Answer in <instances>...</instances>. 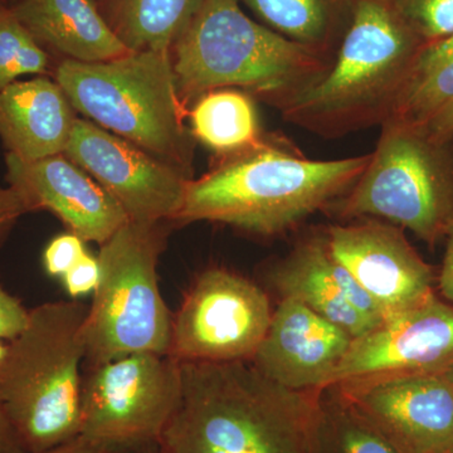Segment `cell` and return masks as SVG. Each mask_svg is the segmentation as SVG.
Segmentation results:
<instances>
[{
  "label": "cell",
  "instance_id": "obj_18",
  "mask_svg": "<svg viewBox=\"0 0 453 453\" xmlns=\"http://www.w3.org/2000/svg\"><path fill=\"white\" fill-rule=\"evenodd\" d=\"M76 120V110L56 80L35 76L0 91V139L7 154L19 159L64 154Z\"/></svg>",
  "mask_w": 453,
  "mask_h": 453
},
{
  "label": "cell",
  "instance_id": "obj_7",
  "mask_svg": "<svg viewBox=\"0 0 453 453\" xmlns=\"http://www.w3.org/2000/svg\"><path fill=\"white\" fill-rule=\"evenodd\" d=\"M327 211L338 219H377L410 229L431 249L453 219V139L423 125L384 122L368 165Z\"/></svg>",
  "mask_w": 453,
  "mask_h": 453
},
{
  "label": "cell",
  "instance_id": "obj_27",
  "mask_svg": "<svg viewBox=\"0 0 453 453\" xmlns=\"http://www.w3.org/2000/svg\"><path fill=\"white\" fill-rule=\"evenodd\" d=\"M86 251L85 242L73 232L53 238L43 252V267L50 276L62 279Z\"/></svg>",
  "mask_w": 453,
  "mask_h": 453
},
{
  "label": "cell",
  "instance_id": "obj_13",
  "mask_svg": "<svg viewBox=\"0 0 453 453\" xmlns=\"http://www.w3.org/2000/svg\"><path fill=\"white\" fill-rule=\"evenodd\" d=\"M398 453H453V386L443 372L334 384Z\"/></svg>",
  "mask_w": 453,
  "mask_h": 453
},
{
  "label": "cell",
  "instance_id": "obj_23",
  "mask_svg": "<svg viewBox=\"0 0 453 453\" xmlns=\"http://www.w3.org/2000/svg\"><path fill=\"white\" fill-rule=\"evenodd\" d=\"M453 104V33L426 43L389 120L426 125Z\"/></svg>",
  "mask_w": 453,
  "mask_h": 453
},
{
  "label": "cell",
  "instance_id": "obj_28",
  "mask_svg": "<svg viewBox=\"0 0 453 453\" xmlns=\"http://www.w3.org/2000/svg\"><path fill=\"white\" fill-rule=\"evenodd\" d=\"M61 280L71 299L77 300L86 295L94 294L100 281V264L97 257L86 252Z\"/></svg>",
  "mask_w": 453,
  "mask_h": 453
},
{
  "label": "cell",
  "instance_id": "obj_4",
  "mask_svg": "<svg viewBox=\"0 0 453 453\" xmlns=\"http://www.w3.org/2000/svg\"><path fill=\"white\" fill-rule=\"evenodd\" d=\"M425 44L386 0H357L329 71L282 118L326 139L380 127Z\"/></svg>",
  "mask_w": 453,
  "mask_h": 453
},
{
  "label": "cell",
  "instance_id": "obj_36",
  "mask_svg": "<svg viewBox=\"0 0 453 453\" xmlns=\"http://www.w3.org/2000/svg\"><path fill=\"white\" fill-rule=\"evenodd\" d=\"M443 374L446 375L447 380H449V383H451L453 386V365L449 366V368L447 369V371L443 372Z\"/></svg>",
  "mask_w": 453,
  "mask_h": 453
},
{
  "label": "cell",
  "instance_id": "obj_6",
  "mask_svg": "<svg viewBox=\"0 0 453 453\" xmlns=\"http://www.w3.org/2000/svg\"><path fill=\"white\" fill-rule=\"evenodd\" d=\"M77 112L192 175L195 138L184 124L170 50H136L105 62L64 59L55 70Z\"/></svg>",
  "mask_w": 453,
  "mask_h": 453
},
{
  "label": "cell",
  "instance_id": "obj_3",
  "mask_svg": "<svg viewBox=\"0 0 453 453\" xmlns=\"http://www.w3.org/2000/svg\"><path fill=\"white\" fill-rule=\"evenodd\" d=\"M170 53L184 106L214 89L241 88L280 112L314 88L333 62L258 25L240 0H202Z\"/></svg>",
  "mask_w": 453,
  "mask_h": 453
},
{
  "label": "cell",
  "instance_id": "obj_34",
  "mask_svg": "<svg viewBox=\"0 0 453 453\" xmlns=\"http://www.w3.org/2000/svg\"><path fill=\"white\" fill-rule=\"evenodd\" d=\"M0 453H28L0 408Z\"/></svg>",
  "mask_w": 453,
  "mask_h": 453
},
{
  "label": "cell",
  "instance_id": "obj_32",
  "mask_svg": "<svg viewBox=\"0 0 453 453\" xmlns=\"http://www.w3.org/2000/svg\"><path fill=\"white\" fill-rule=\"evenodd\" d=\"M42 453H124L116 451V449H109V447L97 445L88 438L77 436L68 442L62 445L53 447L49 451Z\"/></svg>",
  "mask_w": 453,
  "mask_h": 453
},
{
  "label": "cell",
  "instance_id": "obj_37",
  "mask_svg": "<svg viewBox=\"0 0 453 453\" xmlns=\"http://www.w3.org/2000/svg\"><path fill=\"white\" fill-rule=\"evenodd\" d=\"M150 453H164V452L162 451V449H157V451L150 452Z\"/></svg>",
  "mask_w": 453,
  "mask_h": 453
},
{
  "label": "cell",
  "instance_id": "obj_10",
  "mask_svg": "<svg viewBox=\"0 0 453 453\" xmlns=\"http://www.w3.org/2000/svg\"><path fill=\"white\" fill-rule=\"evenodd\" d=\"M273 312L266 292L251 280L208 268L173 314L169 356L180 363L251 362Z\"/></svg>",
  "mask_w": 453,
  "mask_h": 453
},
{
  "label": "cell",
  "instance_id": "obj_38",
  "mask_svg": "<svg viewBox=\"0 0 453 453\" xmlns=\"http://www.w3.org/2000/svg\"><path fill=\"white\" fill-rule=\"evenodd\" d=\"M0 5H3V4H2V2H0Z\"/></svg>",
  "mask_w": 453,
  "mask_h": 453
},
{
  "label": "cell",
  "instance_id": "obj_35",
  "mask_svg": "<svg viewBox=\"0 0 453 453\" xmlns=\"http://www.w3.org/2000/svg\"><path fill=\"white\" fill-rule=\"evenodd\" d=\"M7 348L8 342L7 344H4V342L0 340V365H2L3 359L5 357V354H7Z\"/></svg>",
  "mask_w": 453,
  "mask_h": 453
},
{
  "label": "cell",
  "instance_id": "obj_9",
  "mask_svg": "<svg viewBox=\"0 0 453 453\" xmlns=\"http://www.w3.org/2000/svg\"><path fill=\"white\" fill-rule=\"evenodd\" d=\"M181 387V363L162 354H129L86 368L80 436L124 453L157 446Z\"/></svg>",
  "mask_w": 453,
  "mask_h": 453
},
{
  "label": "cell",
  "instance_id": "obj_16",
  "mask_svg": "<svg viewBox=\"0 0 453 453\" xmlns=\"http://www.w3.org/2000/svg\"><path fill=\"white\" fill-rule=\"evenodd\" d=\"M353 338L300 301L282 297L251 363L291 390L326 388Z\"/></svg>",
  "mask_w": 453,
  "mask_h": 453
},
{
  "label": "cell",
  "instance_id": "obj_29",
  "mask_svg": "<svg viewBox=\"0 0 453 453\" xmlns=\"http://www.w3.org/2000/svg\"><path fill=\"white\" fill-rule=\"evenodd\" d=\"M31 310L23 306L22 301L9 294L0 282V340L12 342L28 326Z\"/></svg>",
  "mask_w": 453,
  "mask_h": 453
},
{
  "label": "cell",
  "instance_id": "obj_20",
  "mask_svg": "<svg viewBox=\"0 0 453 453\" xmlns=\"http://www.w3.org/2000/svg\"><path fill=\"white\" fill-rule=\"evenodd\" d=\"M273 31L333 61L357 0H240Z\"/></svg>",
  "mask_w": 453,
  "mask_h": 453
},
{
  "label": "cell",
  "instance_id": "obj_17",
  "mask_svg": "<svg viewBox=\"0 0 453 453\" xmlns=\"http://www.w3.org/2000/svg\"><path fill=\"white\" fill-rule=\"evenodd\" d=\"M280 296L303 303L353 339L384 321L377 303L334 257L325 234L300 241L270 273Z\"/></svg>",
  "mask_w": 453,
  "mask_h": 453
},
{
  "label": "cell",
  "instance_id": "obj_22",
  "mask_svg": "<svg viewBox=\"0 0 453 453\" xmlns=\"http://www.w3.org/2000/svg\"><path fill=\"white\" fill-rule=\"evenodd\" d=\"M193 138L210 148L217 157L247 150L262 142L266 134L259 127L251 95L235 88L207 92L188 113Z\"/></svg>",
  "mask_w": 453,
  "mask_h": 453
},
{
  "label": "cell",
  "instance_id": "obj_11",
  "mask_svg": "<svg viewBox=\"0 0 453 453\" xmlns=\"http://www.w3.org/2000/svg\"><path fill=\"white\" fill-rule=\"evenodd\" d=\"M64 155L105 188L133 222H175L193 179L95 122L79 118Z\"/></svg>",
  "mask_w": 453,
  "mask_h": 453
},
{
  "label": "cell",
  "instance_id": "obj_15",
  "mask_svg": "<svg viewBox=\"0 0 453 453\" xmlns=\"http://www.w3.org/2000/svg\"><path fill=\"white\" fill-rule=\"evenodd\" d=\"M5 165L27 211H50L85 243L101 246L129 220L105 188L64 154L37 160L7 154Z\"/></svg>",
  "mask_w": 453,
  "mask_h": 453
},
{
  "label": "cell",
  "instance_id": "obj_21",
  "mask_svg": "<svg viewBox=\"0 0 453 453\" xmlns=\"http://www.w3.org/2000/svg\"><path fill=\"white\" fill-rule=\"evenodd\" d=\"M202 0H101V13L131 52L170 50Z\"/></svg>",
  "mask_w": 453,
  "mask_h": 453
},
{
  "label": "cell",
  "instance_id": "obj_14",
  "mask_svg": "<svg viewBox=\"0 0 453 453\" xmlns=\"http://www.w3.org/2000/svg\"><path fill=\"white\" fill-rule=\"evenodd\" d=\"M452 365L453 303L434 294L354 339L329 386L445 372Z\"/></svg>",
  "mask_w": 453,
  "mask_h": 453
},
{
  "label": "cell",
  "instance_id": "obj_30",
  "mask_svg": "<svg viewBox=\"0 0 453 453\" xmlns=\"http://www.w3.org/2000/svg\"><path fill=\"white\" fill-rule=\"evenodd\" d=\"M28 213L25 203L11 187L0 188V247L5 242L18 219Z\"/></svg>",
  "mask_w": 453,
  "mask_h": 453
},
{
  "label": "cell",
  "instance_id": "obj_19",
  "mask_svg": "<svg viewBox=\"0 0 453 453\" xmlns=\"http://www.w3.org/2000/svg\"><path fill=\"white\" fill-rule=\"evenodd\" d=\"M11 9L44 50L65 59L92 64L131 52L94 0H17Z\"/></svg>",
  "mask_w": 453,
  "mask_h": 453
},
{
  "label": "cell",
  "instance_id": "obj_26",
  "mask_svg": "<svg viewBox=\"0 0 453 453\" xmlns=\"http://www.w3.org/2000/svg\"><path fill=\"white\" fill-rule=\"evenodd\" d=\"M425 43L453 33V0H386Z\"/></svg>",
  "mask_w": 453,
  "mask_h": 453
},
{
  "label": "cell",
  "instance_id": "obj_39",
  "mask_svg": "<svg viewBox=\"0 0 453 453\" xmlns=\"http://www.w3.org/2000/svg\"><path fill=\"white\" fill-rule=\"evenodd\" d=\"M100 2H101V0H100Z\"/></svg>",
  "mask_w": 453,
  "mask_h": 453
},
{
  "label": "cell",
  "instance_id": "obj_33",
  "mask_svg": "<svg viewBox=\"0 0 453 453\" xmlns=\"http://www.w3.org/2000/svg\"><path fill=\"white\" fill-rule=\"evenodd\" d=\"M423 127L434 138L453 139V104L438 112Z\"/></svg>",
  "mask_w": 453,
  "mask_h": 453
},
{
  "label": "cell",
  "instance_id": "obj_31",
  "mask_svg": "<svg viewBox=\"0 0 453 453\" xmlns=\"http://www.w3.org/2000/svg\"><path fill=\"white\" fill-rule=\"evenodd\" d=\"M446 251L443 256L442 268L438 276V288L445 300L453 303V219L447 228Z\"/></svg>",
  "mask_w": 453,
  "mask_h": 453
},
{
  "label": "cell",
  "instance_id": "obj_1",
  "mask_svg": "<svg viewBox=\"0 0 453 453\" xmlns=\"http://www.w3.org/2000/svg\"><path fill=\"white\" fill-rule=\"evenodd\" d=\"M371 154L309 159L283 136L217 157L210 172L188 183L177 223L217 222L273 237L318 211H327L365 173Z\"/></svg>",
  "mask_w": 453,
  "mask_h": 453
},
{
  "label": "cell",
  "instance_id": "obj_12",
  "mask_svg": "<svg viewBox=\"0 0 453 453\" xmlns=\"http://www.w3.org/2000/svg\"><path fill=\"white\" fill-rule=\"evenodd\" d=\"M324 234L334 257L377 303L384 320L434 294V268L413 249L401 226L360 219L327 226Z\"/></svg>",
  "mask_w": 453,
  "mask_h": 453
},
{
  "label": "cell",
  "instance_id": "obj_8",
  "mask_svg": "<svg viewBox=\"0 0 453 453\" xmlns=\"http://www.w3.org/2000/svg\"><path fill=\"white\" fill-rule=\"evenodd\" d=\"M166 223L127 220L101 244L100 281L83 324L86 368L129 354L169 356L173 314L157 281Z\"/></svg>",
  "mask_w": 453,
  "mask_h": 453
},
{
  "label": "cell",
  "instance_id": "obj_24",
  "mask_svg": "<svg viewBox=\"0 0 453 453\" xmlns=\"http://www.w3.org/2000/svg\"><path fill=\"white\" fill-rule=\"evenodd\" d=\"M314 453H398L335 386L320 389Z\"/></svg>",
  "mask_w": 453,
  "mask_h": 453
},
{
  "label": "cell",
  "instance_id": "obj_5",
  "mask_svg": "<svg viewBox=\"0 0 453 453\" xmlns=\"http://www.w3.org/2000/svg\"><path fill=\"white\" fill-rule=\"evenodd\" d=\"M88 305L50 301L31 310L0 365V408L28 453L81 434L83 324Z\"/></svg>",
  "mask_w": 453,
  "mask_h": 453
},
{
  "label": "cell",
  "instance_id": "obj_2",
  "mask_svg": "<svg viewBox=\"0 0 453 453\" xmlns=\"http://www.w3.org/2000/svg\"><path fill=\"white\" fill-rule=\"evenodd\" d=\"M164 453H314L320 390L283 388L251 362L181 363Z\"/></svg>",
  "mask_w": 453,
  "mask_h": 453
},
{
  "label": "cell",
  "instance_id": "obj_25",
  "mask_svg": "<svg viewBox=\"0 0 453 453\" xmlns=\"http://www.w3.org/2000/svg\"><path fill=\"white\" fill-rule=\"evenodd\" d=\"M47 50L35 40L11 7L0 5V91L20 77L50 73Z\"/></svg>",
  "mask_w": 453,
  "mask_h": 453
}]
</instances>
